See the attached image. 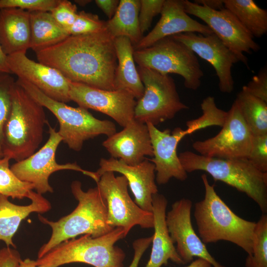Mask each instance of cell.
Segmentation results:
<instances>
[{
	"instance_id": "23",
	"label": "cell",
	"mask_w": 267,
	"mask_h": 267,
	"mask_svg": "<svg viewBox=\"0 0 267 267\" xmlns=\"http://www.w3.org/2000/svg\"><path fill=\"white\" fill-rule=\"evenodd\" d=\"M28 198L31 204L18 205L10 202L8 197L0 194V241H3L7 247L16 248L12 238L23 220L32 213L43 214L51 208L48 200L33 190Z\"/></svg>"
},
{
	"instance_id": "44",
	"label": "cell",
	"mask_w": 267,
	"mask_h": 267,
	"mask_svg": "<svg viewBox=\"0 0 267 267\" xmlns=\"http://www.w3.org/2000/svg\"><path fill=\"white\" fill-rule=\"evenodd\" d=\"M185 267H214L210 263L202 259L198 258L193 261Z\"/></svg>"
},
{
	"instance_id": "7",
	"label": "cell",
	"mask_w": 267,
	"mask_h": 267,
	"mask_svg": "<svg viewBox=\"0 0 267 267\" xmlns=\"http://www.w3.org/2000/svg\"><path fill=\"white\" fill-rule=\"evenodd\" d=\"M16 83L36 101L47 108L56 118L58 132L62 142L75 151H80L85 141L103 134L109 137L116 133L115 124L94 117L87 109L67 105L44 94L29 82L18 79Z\"/></svg>"
},
{
	"instance_id": "16",
	"label": "cell",
	"mask_w": 267,
	"mask_h": 267,
	"mask_svg": "<svg viewBox=\"0 0 267 267\" xmlns=\"http://www.w3.org/2000/svg\"><path fill=\"white\" fill-rule=\"evenodd\" d=\"M183 43L214 68L221 92L230 93L234 89L231 74L233 64L239 61L237 56L214 33L208 35L187 32L171 36Z\"/></svg>"
},
{
	"instance_id": "4",
	"label": "cell",
	"mask_w": 267,
	"mask_h": 267,
	"mask_svg": "<svg viewBox=\"0 0 267 267\" xmlns=\"http://www.w3.org/2000/svg\"><path fill=\"white\" fill-rule=\"evenodd\" d=\"M44 108L16 82L11 111L3 129V157L19 162L36 151L47 123Z\"/></svg>"
},
{
	"instance_id": "42",
	"label": "cell",
	"mask_w": 267,
	"mask_h": 267,
	"mask_svg": "<svg viewBox=\"0 0 267 267\" xmlns=\"http://www.w3.org/2000/svg\"><path fill=\"white\" fill-rule=\"evenodd\" d=\"M194 2L215 10H220L224 8L223 0H196Z\"/></svg>"
},
{
	"instance_id": "33",
	"label": "cell",
	"mask_w": 267,
	"mask_h": 267,
	"mask_svg": "<svg viewBox=\"0 0 267 267\" xmlns=\"http://www.w3.org/2000/svg\"><path fill=\"white\" fill-rule=\"evenodd\" d=\"M106 23L97 15L81 11L78 12L74 22L66 30L70 36L88 34L105 29Z\"/></svg>"
},
{
	"instance_id": "43",
	"label": "cell",
	"mask_w": 267,
	"mask_h": 267,
	"mask_svg": "<svg viewBox=\"0 0 267 267\" xmlns=\"http://www.w3.org/2000/svg\"><path fill=\"white\" fill-rule=\"evenodd\" d=\"M7 56L2 50L0 44V73H6L11 74L7 66L6 62Z\"/></svg>"
},
{
	"instance_id": "40",
	"label": "cell",
	"mask_w": 267,
	"mask_h": 267,
	"mask_svg": "<svg viewBox=\"0 0 267 267\" xmlns=\"http://www.w3.org/2000/svg\"><path fill=\"white\" fill-rule=\"evenodd\" d=\"M153 236L137 239L133 242L134 255L132 262L129 267H138L143 253L152 242Z\"/></svg>"
},
{
	"instance_id": "30",
	"label": "cell",
	"mask_w": 267,
	"mask_h": 267,
	"mask_svg": "<svg viewBox=\"0 0 267 267\" xmlns=\"http://www.w3.org/2000/svg\"><path fill=\"white\" fill-rule=\"evenodd\" d=\"M10 159L6 157L0 158V194L12 199L29 198L34 185L19 179L10 169Z\"/></svg>"
},
{
	"instance_id": "27",
	"label": "cell",
	"mask_w": 267,
	"mask_h": 267,
	"mask_svg": "<svg viewBox=\"0 0 267 267\" xmlns=\"http://www.w3.org/2000/svg\"><path fill=\"white\" fill-rule=\"evenodd\" d=\"M139 0H121L113 17L106 21V29L115 39L128 38L133 46L143 38L139 24Z\"/></svg>"
},
{
	"instance_id": "3",
	"label": "cell",
	"mask_w": 267,
	"mask_h": 267,
	"mask_svg": "<svg viewBox=\"0 0 267 267\" xmlns=\"http://www.w3.org/2000/svg\"><path fill=\"white\" fill-rule=\"evenodd\" d=\"M71 188L78 203L70 214L55 222L38 215L39 220L51 227L52 233L48 241L40 248L38 259L60 243L78 235L89 234L98 237L114 229L107 223L106 203L97 186L85 191L81 182L74 180Z\"/></svg>"
},
{
	"instance_id": "15",
	"label": "cell",
	"mask_w": 267,
	"mask_h": 267,
	"mask_svg": "<svg viewBox=\"0 0 267 267\" xmlns=\"http://www.w3.org/2000/svg\"><path fill=\"white\" fill-rule=\"evenodd\" d=\"M192 201L182 198L172 204L166 213L168 230L176 250L184 264L190 263L194 257L202 259L214 267H225L210 254L207 248L195 232L191 222Z\"/></svg>"
},
{
	"instance_id": "34",
	"label": "cell",
	"mask_w": 267,
	"mask_h": 267,
	"mask_svg": "<svg viewBox=\"0 0 267 267\" xmlns=\"http://www.w3.org/2000/svg\"><path fill=\"white\" fill-rule=\"evenodd\" d=\"M59 0H0V9L18 8L28 11L50 12Z\"/></svg>"
},
{
	"instance_id": "41",
	"label": "cell",
	"mask_w": 267,
	"mask_h": 267,
	"mask_svg": "<svg viewBox=\"0 0 267 267\" xmlns=\"http://www.w3.org/2000/svg\"><path fill=\"white\" fill-rule=\"evenodd\" d=\"M95 2L109 19L115 14L120 0H96Z\"/></svg>"
},
{
	"instance_id": "29",
	"label": "cell",
	"mask_w": 267,
	"mask_h": 267,
	"mask_svg": "<svg viewBox=\"0 0 267 267\" xmlns=\"http://www.w3.org/2000/svg\"><path fill=\"white\" fill-rule=\"evenodd\" d=\"M234 101L253 135L267 134V102L242 89Z\"/></svg>"
},
{
	"instance_id": "8",
	"label": "cell",
	"mask_w": 267,
	"mask_h": 267,
	"mask_svg": "<svg viewBox=\"0 0 267 267\" xmlns=\"http://www.w3.org/2000/svg\"><path fill=\"white\" fill-rule=\"evenodd\" d=\"M134 58L138 66L161 74H176L184 79L185 87L197 90L204 73L196 55L183 43L172 37L157 42L146 48L134 50Z\"/></svg>"
},
{
	"instance_id": "38",
	"label": "cell",
	"mask_w": 267,
	"mask_h": 267,
	"mask_svg": "<svg viewBox=\"0 0 267 267\" xmlns=\"http://www.w3.org/2000/svg\"><path fill=\"white\" fill-rule=\"evenodd\" d=\"M246 92L267 102V69L266 66L242 89Z\"/></svg>"
},
{
	"instance_id": "35",
	"label": "cell",
	"mask_w": 267,
	"mask_h": 267,
	"mask_svg": "<svg viewBox=\"0 0 267 267\" xmlns=\"http://www.w3.org/2000/svg\"><path fill=\"white\" fill-rule=\"evenodd\" d=\"M247 159L260 171L267 173V134L253 136L251 149Z\"/></svg>"
},
{
	"instance_id": "37",
	"label": "cell",
	"mask_w": 267,
	"mask_h": 267,
	"mask_svg": "<svg viewBox=\"0 0 267 267\" xmlns=\"http://www.w3.org/2000/svg\"><path fill=\"white\" fill-rule=\"evenodd\" d=\"M50 13L55 20L66 30L73 24L78 15L76 5L67 0H59Z\"/></svg>"
},
{
	"instance_id": "39",
	"label": "cell",
	"mask_w": 267,
	"mask_h": 267,
	"mask_svg": "<svg viewBox=\"0 0 267 267\" xmlns=\"http://www.w3.org/2000/svg\"><path fill=\"white\" fill-rule=\"evenodd\" d=\"M21 257L15 249L4 247L0 250V267H19Z\"/></svg>"
},
{
	"instance_id": "2",
	"label": "cell",
	"mask_w": 267,
	"mask_h": 267,
	"mask_svg": "<svg viewBox=\"0 0 267 267\" xmlns=\"http://www.w3.org/2000/svg\"><path fill=\"white\" fill-rule=\"evenodd\" d=\"M205 188L204 198L194 205V217L199 237L204 244L223 240L252 253L256 222L236 215L218 195L206 174L201 176Z\"/></svg>"
},
{
	"instance_id": "24",
	"label": "cell",
	"mask_w": 267,
	"mask_h": 267,
	"mask_svg": "<svg viewBox=\"0 0 267 267\" xmlns=\"http://www.w3.org/2000/svg\"><path fill=\"white\" fill-rule=\"evenodd\" d=\"M30 43L29 12L13 8L0 9V44L4 53H26Z\"/></svg>"
},
{
	"instance_id": "5",
	"label": "cell",
	"mask_w": 267,
	"mask_h": 267,
	"mask_svg": "<svg viewBox=\"0 0 267 267\" xmlns=\"http://www.w3.org/2000/svg\"><path fill=\"white\" fill-rule=\"evenodd\" d=\"M178 158L185 172L203 171L215 180L222 181L246 194L267 213V173L254 167L247 159H226L209 157L186 151Z\"/></svg>"
},
{
	"instance_id": "22",
	"label": "cell",
	"mask_w": 267,
	"mask_h": 267,
	"mask_svg": "<svg viewBox=\"0 0 267 267\" xmlns=\"http://www.w3.org/2000/svg\"><path fill=\"white\" fill-rule=\"evenodd\" d=\"M152 204L154 233L150 259L145 267H161L167 265L169 260L178 265H184L168 230L166 222L167 199L157 193L152 196Z\"/></svg>"
},
{
	"instance_id": "36",
	"label": "cell",
	"mask_w": 267,
	"mask_h": 267,
	"mask_svg": "<svg viewBox=\"0 0 267 267\" xmlns=\"http://www.w3.org/2000/svg\"><path fill=\"white\" fill-rule=\"evenodd\" d=\"M165 0H140L139 24L141 34L150 27L153 18L161 12Z\"/></svg>"
},
{
	"instance_id": "25",
	"label": "cell",
	"mask_w": 267,
	"mask_h": 267,
	"mask_svg": "<svg viewBox=\"0 0 267 267\" xmlns=\"http://www.w3.org/2000/svg\"><path fill=\"white\" fill-rule=\"evenodd\" d=\"M114 43L118 61L115 90H127L138 100L143 95L144 89L134 64L133 45L125 37L115 38Z\"/></svg>"
},
{
	"instance_id": "47",
	"label": "cell",
	"mask_w": 267,
	"mask_h": 267,
	"mask_svg": "<svg viewBox=\"0 0 267 267\" xmlns=\"http://www.w3.org/2000/svg\"><path fill=\"white\" fill-rule=\"evenodd\" d=\"M37 267H45L43 266H37Z\"/></svg>"
},
{
	"instance_id": "12",
	"label": "cell",
	"mask_w": 267,
	"mask_h": 267,
	"mask_svg": "<svg viewBox=\"0 0 267 267\" xmlns=\"http://www.w3.org/2000/svg\"><path fill=\"white\" fill-rule=\"evenodd\" d=\"M220 132L204 140H197L192 147L199 154L213 158L247 159L253 141V134L245 122L235 101Z\"/></svg>"
},
{
	"instance_id": "32",
	"label": "cell",
	"mask_w": 267,
	"mask_h": 267,
	"mask_svg": "<svg viewBox=\"0 0 267 267\" xmlns=\"http://www.w3.org/2000/svg\"><path fill=\"white\" fill-rule=\"evenodd\" d=\"M16 81L6 73H0V158L3 157L2 144L5 124L10 114Z\"/></svg>"
},
{
	"instance_id": "14",
	"label": "cell",
	"mask_w": 267,
	"mask_h": 267,
	"mask_svg": "<svg viewBox=\"0 0 267 267\" xmlns=\"http://www.w3.org/2000/svg\"><path fill=\"white\" fill-rule=\"evenodd\" d=\"M69 97L79 107L105 114L123 128L134 118L136 99L127 90H103L69 81Z\"/></svg>"
},
{
	"instance_id": "18",
	"label": "cell",
	"mask_w": 267,
	"mask_h": 267,
	"mask_svg": "<svg viewBox=\"0 0 267 267\" xmlns=\"http://www.w3.org/2000/svg\"><path fill=\"white\" fill-rule=\"evenodd\" d=\"M26 53L7 55V64L11 73L29 82L54 100L65 103L71 101L69 81L58 70L29 59Z\"/></svg>"
},
{
	"instance_id": "1",
	"label": "cell",
	"mask_w": 267,
	"mask_h": 267,
	"mask_svg": "<svg viewBox=\"0 0 267 267\" xmlns=\"http://www.w3.org/2000/svg\"><path fill=\"white\" fill-rule=\"evenodd\" d=\"M114 39L105 28L70 36L36 54L39 62L58 70L70 82L112 90L118 64Z\"/></svg>"
},
{
	"instance_id": "20",
	"label": "cell",
	"mask_w": 267,
	"mask_h": 267,
	"mask_svg": "<svg viewBox=\"0 0 267 267\" xmlns=\"http://www.w3.org/2000/svg\"><path fill=\"white\" fill-rule=\"evenodd\" d=\"M111 157L129 165H137L153 157V149L147 125L134 118L124 129L107 137L102 143Z\"/></svg>"
},
{
	"instance_id": "31",
	"label": "cell",
	"mask_w": 267,
	"mask_h": 267,
	"mask_svg": "<svg viewBox=\"0 0 267 267\" xmlns=\"http://www.w3.org/2000/svg\"><path fill=\"white\" fill-rule=\"evenodd\" d=\"M245 267H267V215L263 214L256 222L252 253L245 260Z\"/></svg>"
},
{
	"instance_id": "10",
	"label": "cell",
	"mask_w": 267,
	"mask_h": 267,
	"mask_svg": "<svg viewBox=\"0 0 267 267\" xmlns=\"http://www.w3.org/2000/svg\"><path fill=\"white\" fill-rule=\"evenodd\" d=\"M107 209V224L115 228L122 227L126 235L135 225L153 228L152 212L141 209L130 197L128 181L125 176H115L111 171L104 173L96 182Z\"/></svg>"
},
{
	"instance_id": "6",
	"label": "cell",
	"mask_w": 267,
	"mask_h": 267,
	"mask_svg": "<svg viewBox=\"0 0 267 267\" xmlns=\"http://www.w3.org/2000/svg\"><path fill=\"white\" fill-rule=\"evenodd\" d=\"M127 236L122 227H116L98 237L85 234L78 238L64 241L37 259V266L59 267L64 265L82 263L94 267H124L126 254L115 246Z\"/></svg>"
},
{
	"instance_id": "45",
	"label": "cell",
	"mask_w": 267,
	"mask_h": 267,
	"mask_svg": "<svg viewBox=\"0 0 267 267\" xmlns=\"http://www.w3.org/2000/svg\"><path fill=\"white\" fill-rule=\"evenodd\" d=\"M37 263L36 260H33L29 258L26 259L24 260H21L20 262L19 267H37Z\"/></svg>"
},
{
	"instance_id": "28",
	"label": "cell",
	"mask_w": 267,
	"mask_h": 267,
	"mask_svg": "<svg viewBox=\"0 0 267 267\" xmlns=\"http://www.w3.org/2000/svg\"><path fill=\"white\" fill-rule=\"evenodd\" d=\"M229 10L253 37L261 38L267 33V10L253 0H223Z\"/></svg>"
},
{
	"instance_id": "9",
	"label": "cell",
	"mask_w": 267,
	"mask_h": 267,
	"mask_svg": "<svg viewBox=\"0 0 267 267\" xmlns=\"http://www.w3.org/2000/svg\"><path fill=\"white\" fill-rule=\"evenodd\" d=\"M137 71L144 90L142 97L136 101L135 119L156 126L188 108L181 102L174 80L169 75L140 66Z\"/></svg>"
},
{
	"instance_id": "11",
	"label": "cell",
	"mask_w": 267,
	"mask_h": 267,
	"mask_svg": "<svg viewBox=\"0 0 267 267\" xmlns=\"http://www.w3.org/2000/svg\"><path fill=\"white\" fill-rule=\"evenodd\" d=\"M49 136L44 144L29 157L16 162L10 169L20 180L34 185L36 192L43 194L52 193L53 188L49 183V178L53 173L61 170L79 171L91 178L97 182L98 178L95 172L83 169L76 163L58 164L55 159L58 147L62 138L58 132L49 125Z\"/></svg>"
},
{
	"instance_id": "13",
	"label": "cell",
	"mask_w": 267,
	"mask_h": 267,
	"mask_svg": "<svg viewBox=\"0 0 267 267\" xmlns=\"http://www.w3.org/2000/svg\"><path fill=\"white\" fill-rule=\"evenodd\" d=\"M185 11L202 21L222 42L248 66L244 52L251 53L260 49L253 36L228 9H212L188 0H183Z\"/></svg>"
},
{
	"instance_id": "17",
	"label": "cell",
	"mask_w": 267,
	"mask_h": 267,
	"mask_svg": "<svg viewBox=\"0 0 267 267\" xmlns=\"http://www.w3.org/2000/svg\"><path fill=\"white\" fill-rule=\"evenodd\" d=\"M146 124L153 153V158L149 160L155 165L157 183L165 184L173 178L180 181L186 180L187 173L180 162L177 150L180 141L195 132L194 130L190 126L185 130L178 127L171 133L169 129L161 131L151 123Z\"/></svg>"
},
{
	"instance_id": "26",
	"label": "cell",
	"mask_w": 267,
	"mask_h": 267,
	"mask_svg": "<svg viewBox=\"0 0 267 267\" xmlns=\"http://www.w3.org/2000/svg\"><path fill=\"white\" fill-rule=\"evenodd\" d=\"M31 27L30 48L35 53L55 45L70 36L49 12L29 11Z\"/></svg>"
},
{
	"instance_id": "46",
	"label": "cell",
	"mask_w": 267,
	"mask_h": 267,
	"mask_svg": "<svg viewBox=\"0 0 267 267\" xmlns=\"http://www.w3.org/2000/svg\"><path fill=\"white\" fill-rule=\"evenodd\" d=\"M75 1H76L77 3H78L81 6H84L87 4L88 3H89V2H90L91 0H75Z\"/></svg>"
},
{
	"instance_id": "21",
	"label": "cell",
	"mask_w": 267,
	"mask_h": 267,
	"mask_svg": "<svg viewBox=\"0 0 267 267\" xmlns=\"http://www.w3.org/2000/svg\"><path fill=\"white\" fill-rule=\"evenodd\" d=\"M161 18L154 28L134 46V50L148 47L160 40L183 33L208 35L212 31L191 18L185 11L183 0H165Z\"/></svg>"
},
{
	"instance_id": "19",
	"label": "cell",
	"mask_w": 267,
	"mask_h": 267,
	"mask_svg": "<svg viewBox=\"0 0 267 267\" xmlns=\"http://www.w3.org/2000/svg\"><path fill=\"white\" fill-rule=\"evenodd\" d=\"M118 172L125 176L134 197V202L143 210L152 212V196L158 192L155 182V165L145 159L136 165H129L122 160L111 157L101 158L95 174L99 179L106 172Z\"/></svg>"
}]
</instances>
